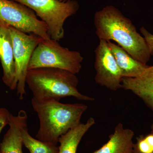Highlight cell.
I'll list each match as a JSON object with an SVG mask.
<instances>
[{
  "label": "cell",
  "instance_id": "6",
  "mask_svg": "<svg viewBox=\"0 0 153 153\" xmlns=\"http://www.w3.org/2000/svg\"><path fill=\"white\" fill-rule=\"evenodd\" d=\"M0 20L23 33L51 39L47 25L38 19L35 12L14 0H0Z\"/></svg>",
  "mask_w": 153,
  "mask_h": 153
},
{
  "label": "cell",
  "instance_id": "12",
  "mask_svg": "<svg viewBox=\"0 0 153 153\" xmlns=\"http://www.w3.org/2000/svg\"><path fill=\"white\" fill-rule=\"evenodd\" d=\"M134 136L132 130L125 128L120 123L109 136L107 142L93 153H133Z\"/></svg>",
  "mask_w": 153,
  "mask_h": 153
},
{
  "label": "cell",
  "instance_id": "21",
  "mask_svg": "<svg viewBox=\"0 0 153 153\" xmlns=\"http://www.w3.org/2000/svg\"><path fill=\"white\" fill-rule=\"evenodd\" d=\"M59 1H67V0H59Z\"/></svg>",
  "mask_w": 153,
  "mask_h": 153
},
{
  "label": "cell",
  "instance_id": "2",
  "mask_svg": "<svg viewBox=\"0 0 153 153\" xmlns=\"http://www.w3.org/2000/svg\"><path fill=\"white\" fill-rule=\"evenodd\" d=\"M31 103L39 121L36 138L56 146L61 136L81 123L88 108L82 103H63L54 100L38 101L33 98Z\"/></svg>",
  "mask_w": 153,
  "mask_h": 153
},
{
  "label": "cell",
  "instance_id": "23",
  "mask_svg": "<svg viewBox=\"0 0 153 153\" xmlns=\"http://www.w3.org/2000/svg\"></svg>",
  "mask_w": 153,
  "mask_h": 153
},
{
  "label": "cell",
  "instance_id": "5",
  "mask_svg": "<svg viewBox=\"0 0 153 153\" xmlns=\"http://www.w3.org/2000/svg\"><path fill=\"white\" fill-rule=\"evenodd\" d=\"M83 58L77 51H70L52 39H42L34 50L28 70L43 67L60 68L76 74L82 68Z\"/></svg>",
  "mask_w": 153,
  "mask_h": 153
},
{
  "label": "cell",
  "instance_id": "17",
  "mask_svg": "<svg viewBox=\"0 0 153 153\" xmlns=\"http://www.w3.org/2000/svg\"><path fill=\"white\" fill-rule=\"evenodd\" d=\"M11 114L5 108L0 107V133L7 125H8Z\"/></svg>",
  "mask_w": 153,
  "mask_h": 153
},
{
  "label": "cell",
  "instance_id": "20",
  "mask_svg": "<svg viewBox=\"0 0 153 153\" xmlns=\"http://www.w3.org/2000/svg\"><path fill=\"white\" fill-rule=\"evenodd\" d=\"M151 129H152V130L153 131V124L152 125V126H151Z\"/></svg>",
  "mask_w": 153,
  "mask_h": 153
},
{
  "label": "cell",
  "instance_id": "1",
  "mask_svg": "<svg viewBox=\"0 0 153 153\" xmlns=\"http://www.w3.org/2000/svg\"><path fill=\"white\" fill-rule=\"evenodd\" d=\"M94 24L100 40L115 41L134 59L147 65L152 55L144 38L118 9L105 7L95 14Z\"/></svg>",
  "mask_w": 153,
  "mask_h": 153
},
{
  "label": "cell",
  "instance_id": "14",
  "mask_svg": "<svg viewBox=\"0 0 153 153\" xmlns=\"http://www.w3.org/2000/svg\"><path fill=\"white\" fill-rule=\"evenodd\" d=\"M95 123L94 119L90 117L85 123H80L61 136L58 140V153H76L82 138Z\"/></svg>",
  "mask_w": 153,
  "mask_h": 153
},
{
  "label": "cell",
  "instance_id": "13",
  "mask_svg": "<svg viewBox=\"0 0 153 153\" xmlns=\"http://www.w3.org/2000/svg\"><path fill=\"white\" fill-rule=\"evenodd\" d=\"M107 43L120 69L123 77H137L142 74L149 66L134 59L117 44L111 41H107Z\"/></svg>",
  "mask_w": 153,
  "mask_h": 153
},
{
  "label": "cell",
  "instance_id": "8",
  "mask_svg": "<svg viewBox=\"0 0 153 153\" xmlns=\"http://www.w3.org/2000/svg\"><path fill=\"white\" fill-rule=\"evenodd\" d=\"M95 55L96 82L112 91L122 88L123 76L107 41L100 40L95 50Z\"/></svg>",
  "mask_w": 153,
  "mask_h": 153
},
{
  "label": "cell",
  "instance_id": "19",
  "mask_svg": "<svg viewBox=\"0 0 153 153\" xmlns=\"http://www.w3.org/2000/svg\"><path fill=\"white\" fill-rule=\"evenodd\" d=\"M142 153L141 152H139V151H138L136 149H134V153Z\"/></svg>",
  "mask_w": 153,
  "mask_h": 153
},
{
  "label": "cell",
  "instance_id": "18",
  "mask_svg": "<svg viewBox=\"0 0 153 153\" xmlns=\"http://www.w3.org/2000/svg\"><path fill=\"white\" fill-rule=\"evenodd\" d=\"M140 32L143 36L147 44L151 55H153V35L150 33L144 27L141 28Z\"/></svg>",
  "mask_w": 153,
  "mask_h": 153
},
{
  "label": "cell",
  "instance_id": "9",
  "mask_svg": "<svg viewBox=\"0 0 153 153\" xmlns=\"http://www.w3.org/2000/svg\"><path fill=\"white\" fill-rule=\"evenodd\" d=\"M0 61L3 69V82L12 90H16V66L13 40L10 26L0 20Z\"/></svg>",
  "mask_w": 153,
  "mask_h": 153
},
{
  "label": "cell",
  "instance_id": "4",
  "mask_svg": "<svg viewBox=\"0 0 153 153\" xmlns=\"http://www.w3.org/2000/svg\"><path fill=\"white\" fill-rule=\"evenodd\" d=\"M33 10L46 24L48 34L52 40L58 41L64 37V22L79 8L75 0H14Z\"/></svg>",
  "mask_w": 153,
  "mask_h": 153
},
{
  "label": "cell",
  "instance_id": "11",
  "mask_svg": "<svg viewBox=\"0 0 153 153\" xmlns=\"http://www.w3.org/2000/svg\"><path fill=\"white\" fill-rule=\"evenodd\" d=\"M121 83L122 88L140 98L153 112V65L137 77H123Z\"/></svg>",
  "mask_w": 153,
  "mask_h": 153
},
{
  "label": "cell",
  "instance_id": "10",
  "mask_svg": "<svg viewBox=\"0 0 153 153\" xmlns=\"http://www.w3.org/2000/svg\"><path fill=\"white\" fill-rule=\"evenodd\" d=\"M27 114L23 110H20L17 115L11 114L8 129L0 143V152L23 153L22 129L27 124Z\"/></svg>",
  "mask_w": 153,
  "mask_h": 153
},
{
  "label": "cell",
  "instance_id": "16",
  "mask_svg": "<svg viewBox=\"0 0 153 153\" xmlns=\"http://www.w3.org/2000/svg\"><path fill=\"white\" fill-rule=\"evenodd\" d=\"M134 148L142 153H153V131L146 135L137 138Z\"/></svg>",
  "mask_w": 153,
  "mask_h": 153
},
{
  "label": "cell",
  "instance_id": "7",
  "mask_svg": "<svg viewBox=\"0 0 153 153\" xmlns=\"http://www.w3.org/2000/svg\"><path fill=\"white\" fill-rule=\"evenodd\" d=\"M10 30L13 46L17 95L22 100L26 95V76L30 59L43 38L34 34L27 35L10 26Z\"/></svg>",
  "mask_w": 153,
  "mask_h": 153
},
{
  "label": "cell",
  "instance_id": "15",
  "mask_svg": "<svg viewBox=\"0 0 153 153\" xmlns=\"http://www.w3.org/2000/svg\"><path fill=\"white\" fill-rule=\"evenodd\" d=\"M22 136L23 145L30 153H58L59 148L56 145L44 142L32 137L28 131L27 124L22 129Z\"/></svg>",
  "mask_w": 153,
  "mask_h": 153
},
{
  "label": "cell",
  "instance_id": "22",
  "mask_svg": "<svg viewBox=\"0 0 153 153\" xmlns=\"http://www.w3.org/2000/svg\"><path fill=\"white\" fill-rule=\"evenodd\" d=\"M0 153H1V152H0Z\"/></svg>",
  "mask_w": 153,
  "mask_h": 153
},
{
  "label": "cell",
  "instance_id": "3",
  "mask_svg": "<svg viewBox=\"0 0 153 153\" xmlns=\"http://www.w3.org/2000/svg\"><path fill=\"white\" fill-rule=\"evenodd\" d=\"M76 74L60 68L43 67L28 70L26 83L38 101L54 100L72 97L78 100L92 101L94 98L78 91Z\"/></svg>",
  "mask_w": 153,
  "mask_h": 153
}]
</instances>
